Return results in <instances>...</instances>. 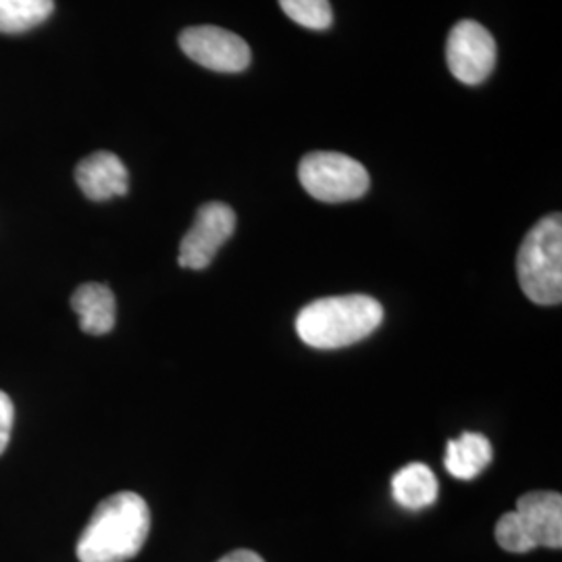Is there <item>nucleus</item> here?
<instances>
[{
    "label": "nucleus",
    "instance_id": "nucleus-1",
    "mask_svg": "<svg viewBox=\"0 0 562 562\" xmlns=\"http://www.w3.org/2000/svg\"><path fill=\"white\" fill-rule=\"evenodd\" d=\"M150 533V508L136 492L104 498L78 542L80 562H127L138 557Z\"/></svg>",
    "mask_w": 562,
    "mask_h": 562
},
{
    "label": "nucleus",
    "instance_id": "nucleus-2",
    "mask_svg": "<svg viewBox=\"0 0 562 562\" xmlns=\"http://www.w3.org/2000/svg\"><path fill=\"white\" fill-rule=\"evenodd\" d=\"M382 322L380 302L364 294H350L304 306L296 317V331L311 348L336 350L369 338Z\"/></svg>",
    "mask_w": 562,
    "mask_h": 562
},
{
    "label": "nucleus",
    "instance_id": "nucleus-3",
    "mask_svg": "<svg viewBox=\"0 0 562 562\" xmlns=\"http://www.w3.org/2000/svg\"><path fill=\"white\" fill-rule=\"evenodd\" d=\"M517 278L525 296L542 306L562 301V220L548 215L531 227L517 255Z\"/></svg>",
    "mask_w": 562,
    "mask_h": 562
},
{
    "label": "nucleus",
    "instance_id": "nucleus-4",
    "mask_svg": "<svg viewBox=\"0 0 562 562\" xmlns=\"http://www.w3.org/2000/svg\"><path fill=\"white\" fill-rule=\"evenodd\" d=\"M299 178L302 188L315 201L331 204L359 201L371 186V178L361 162L331 150L308 153L299 167Z\"/></svg>",
    "mask_w": 562,
    "mask_h": 562
},
{
    "label": "nucleus",
    "instance_id": "nucleus-5",
    "mask_svg": "<svg viewBox=\"0 0 562 562\" xmlns=\"http://www.w3.org/2000/svg\"><path fill=\"white\" fill-rule=\"evenodd\" d=\"M446 60L457 80L467 86H477L494 71L496 42L482 23L459 21L446 42Z\"/></svg>",
    "mask_w": 562,
    "mask_h": 562
},
{
    "label": "nucleus",
    "instance_id": "nucleus-6",
    "mask_svg": "<svg viewBox=\"0 0 562 562\" xmlns=\"http://www.w3.org/2000/svg\"><path fill=\"white\" fill-rule=\"evenodd\" d=\"M236 232V213L225 202H206L196 213L192 227L181 238L178 262L183 269L201 271L217 257L220 248Z\"/></svg>",
    "mask_w": 562,
    "mask_h": 562
},
{
    "label": "nucleus",
    "instance_id": "nucleus-7",
    "mask_svg": "<svg viewBox=\"0 0 562 562\" xmlns=\"http://www.w3.org/2000/svg\"><path fill=\"white\" fill-rule=\"evenodd\" d=\"M180 46L194 63L220 74H240L252 59L250 46L238 34L215 25L183 30Z\"/></svg>",
    "mask_w": 562,
    "mask_h": 562
},
{
    "label": "nucleus",
    "instance_id": "nucleus-8",
    "mask_svg": "<svg viewBox=\"0 0 562 562\" xmlns=\"http://www.w3.org/2000/svg\"><path fill=\"white\" fill-rule=\"evenodd\" d=\"M515 513L533 548H561L562 496L559 492H529L517 501Z\"/></svg>",
    "mask_w": 562,
    "mask_h": 562
},
{
    "label": "nucleus",
    "instance_id": "nucleus-9",
    "mask_svg": "<svg viewBox=\"0 0 562 562\" xmlns=\"http://www.w3.org/2000/svg\"><path fill=\"white\" fill-rule=\"evenodd\" d=\"M76 181L86 199L104 202L127 194L130 173L115 153L99 150L78 162Z\"/></svg>",
    "mask_w": 562,
    "mask_h": 562
},
{
    "label": "nucleus",
    "instance_id": "nucleus-10",
    "mask_svg": "<svg viewBox=\"0 0 562 562\" xmlns=\"http://www.w3.org/2000/svg\"><path fill=\"white\" fill-rule=\"evenodd\" d=\"M71 308L80 317V329L90 336L109 334L117 322V302L104 283H81L71 296Z\"/></svg>",
    "mask_w": 562,
    "mask_h": 562
},
{
    "label": "nucleus",
    "instance_id": "nucleus-11",
    "mask_svg": "<svg viewBox=\"0 0 562 562\" xmlns=\"http://www.w3.org/2000/svg\"><path fill=\"white\" fill-rule=\"evenodd\" d=\"M438 494L440 485L434 471L422 462H411L402 467L392 477V496L408 510H422L431 506L438 501Z\"/></svg>",
    "mask_w": 562,
    "mask_h": 562
},
{
    "label": "nucleus",
    "instance_id": "nucleus-12",
    "mask_svg": "<svg viewBox=\"0 0 562 562\" xmlns=\"http://www.w3.org/2000/svg\"><path fill=\"white\" fill-rule=\"evenodd\" d=\"M490 462H492L490 440L482 434H469V431L462 434L457 440H450L443 457L448 473L462 482L477 477Z\"/></svg>",
    "mask_w": 562,
    "mask_h": 562
},
{
    "label": "nucleus",
    "instance_id": "nucleus-13",
    "mask_svg": "<svg viewBox=\"0 0 562 562\" xmlns=\"http://www.w3.org/2000/svg\"><path fill=\"white\" fill-rule=\"evenodd\" d=\"M55 11V0H0V34H23Z\"/></svg>",
    "mask_w": 562,
    "mask_h": 562
},
{
    "label": "nucleus",
    "instance_id": "nucleus-14",
    "mask_svg": "<svg viewBox=\"0 0 562 562\" xmlns=\"http://www.w3.org/2000/svg\"><path fill=\"white\" fill-rule=\"evenodd\" d=\"M280 7L290 20L306 30L323 32L334 23L329 0H280Z\"/></svg>",
    "mask_w": 562,
    "mask_h": 562
},
{
    "label": "nucleus",
    "instance_id": "nucleus-15",
    "mask_svg": "<svg viewBox=\"0 0 562 562\" xmlns=\"http://www.w3.org/2000/svg\"><path fill=\"white\" fill-rule=\"evenodd\" d=\"M496 542L503 550L513 552V554H527L533 550V543L529 542V538L522 529L521 519L515 510L504 513L496 522Z\"/></svg>",
    "mask_w": 562,
    "mask_h": 562
},
{
    "label": "nucleus",
    "instance_id": "nucleus-16",
    "mask_svg": "<svg viewBox=\"0 0 562 562\" xmlns=\"http://www.w3.org/2000/svg\"><path fill=\"white\" fill-rule=\"evenodd\" d=\"M15 422V406L13 401L9 398V394H4L0 390V454L4 452L7 443L11 440V429Z\"/></svg>",
    "mask_w": 562,
    "mask_h": 562
},
{
    "label": "nucleus",
    "instance_id": "nucleus-17",
    "mask_svg": "<svg viewBox=\"0 0 562 562\" xmlns=\"http://www.w3.org/2000/svg\"><path fill=\"white\" fill-rule=\"evenodd\" d=\"M217 562H265L257 552L252 550H234L229 554H225L223 559Z\"/></svg>",
    "mask_w": 562,
    "mask_h": 562
}]
</instances>
